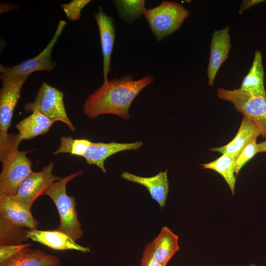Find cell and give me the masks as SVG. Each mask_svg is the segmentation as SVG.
<instances>
[{
  "label": "cell",
  "instance_id": "1",
  "mask_svg": "<svg viewBox=\"0 0 266 266\" xmlns=\"http://www.w3.org/2000/svg\"><path fill=\"white\" fill-rule=\"evenodd\" d=\"M132 75L114 78L89 95L82 109L88 118H94L100 115L111 114L129 119L130 107L138 94L154 81L149 74L134 80Z\"/></svg>",
  "mask_w": 266,
  "mask_h": 266
},
{
  "label": "cell",
  "instance_id": "2",
  "mask_svg": "<svg viewBox=\"0 0 266 266\" xmlns=\"http://www.w3.org/2000/svg\"><path fill=\"white\" fill-rule=\"evenodd\" d=\"M83 173L80 170L62 178L53 183L43 194L52 200L58 210L60 223L56 230L66 233L76 242L83 236V232L75 208V199L67 195L66 187L70 180Z\"/></svg>",
  "mask_w": 266,
  "mask_h": 266
},
{
  "label": "cell",
  "instance_id": "3",
  "mask_svg": "<svg viewBox=\"0 0 266 266\" xmlns=\"http://www.w3.org/2000/svg\"><path fill=\"white\" fill-rule=\"evenodd\" d=\"M18 146L9 144L0 148V193L9 196H15L20 183L33 172L26 155L29 151H19Z\"/></svg>",
  "mask_w": 266,
  "mask_h": 266
},
{
  "label": "cell",
  "instance_id": "4",
  "mask_svg": "<svg viewBox=\"0 0 266 266\" xmlns=\"http://www.w3.org/2000/svg\"><path fill=\"white\" fill-rule=\"evenodd\" d=\"M190 15L188 9L180 4L165 0L144 14L158 42L178 30Z\"/></svg>",
  "mask_w": 266,
  "mask_h": 266
},
{
  "label": "cell",
  "instance_id": "5",
  "mask_svg": "<svg viewBox=\"0 0 266 266\" xmlns=\"http://www.w3.org/2000/svg\"><path fill=\"white\" fill-rule=\"evenodd\" d=\"M64 95V92L43 81L34 101L25 104L24 109L28 112H39L54 123L62 122L75 131L76 128L66 114Z\"/></svg>",
  "mask_w": 266,
  "mask_h": 266
},
{
  "label": "cell",
  "instance_id": "6",
  "mask_svg": "<svg viewBox=\"0 0 266 266\" xmlns=\"http://www.w3.org/2000/svg\"><path fill=\"white\" fill-rule=\"evenodd\" d=\"M217 96L233 103L238 111L257 127L261 135L266 137V99L251 95L240 88L232 90L219 88Z\"/></svg>",
  "mask_w": 266,
  "mask_h": 266
},
{
  "label": "cell",
  "instance_id": "7",
  "mask_svg": "<svg viewBox=\"0 0 266 266\" xmlns=\"http://www.w3.org/2000/svg\"><path fill=\"white\" fill-rule=\"evenodd\" d=\"M66 25V21H59L52 39L46 47L35 57L10 67L0 65V79L2 81L24 75H30L31 73L37 71L53 70L56 63L51 58L52 51Z\"/></svg>",
  "mask_w": 266,
  "mask_h": 266
},
{
  "label": "cell",
  "instance_id": "8",
  "mask_svg": "<svg viewBox=\"0 0 266 266\" xmlns=\"http://www.w3.org/2000/svg\"><path fill=\"white\" fill-rule=\"evenodd\" d=\"M54 164L50 162L38 172H33L19 184L14 196L22 204L30 209L33 203L54 182L62 178L53 173Z\"/></svg>",
  "mask_w": 266,
  "mask_h": 266
},
{
  "label": "cell",
  "instance_id": "9",
  "mask_svg": "<svg viewBox=\"0 0 266 266\" xmlns=\"http://www.w3.org/2000/svg\"><path fill=\"white\" fill-rule=\"evenodd\" d=\"M29 75L2 80L0 90V135L8 134L22 87Z\"/></svg>",
  "mask_w": 266,
  "mask_h": 266
},
{
  "label": "cell",
  "instance_id": "10",
  "mask_svg": "<svg viewBox=\"0 0 266 266\" xmlns=\"http://www.w3.org/2000/svg\"><path fill=\"white\" fill-rule=\"evenodd\" d=\"M230 27L214 31L210 43V58L207 74L208 84L212 86L217 72L228 58L231 47Z\"/></svg>",
  "mask_w": 266,
  "mask_h": 266
},
{
  "label": "cell",
  "instance_id": "11",
  "mask_svg": "<svg viewBox=\"0 0 266 266\" xmlns=\"http://www.w3.org/2000/svg\"><path fill=\"white\" fill-rule=\"evenodd\" d=\"M0 216L12 224L29 230H36L38 223L31 209L22 204L14 196L0 193Z\"/></svg>",
  "mask_w": 266,
  "mask_h": 266
},
{
  "label": "cell",
  "instance_id": "12",
  "mask_svg": "<svg viewBox=\"0 0 266 266\" xmlns=\"http://www.w3.org/2000/svg\"><path fill=\"white\" fill-rule=\"evenodd\" d=\"M98 26L103 55V83L108 81L110 61L115 39V29L113 18L108 15L100 6L94 15Z\"/></svg>",
  "mask_w": 266,
  "mask_h": 266
},
{
  "label": "cell",
  "instance_id": "13",
  "mask_svg": "<svg viewBox=\"0 0 266 266\" xmlns=\"http://www.w3.org/2000/svg\"><path fill=\"white\" fill-rule=\"evenodd\" d=\"M143 145L141 141L133 143L93 142L88 147L83 158L88 165L97 166L104 173L106 172L104 163L111 155L121 151L139 149Z\"/></svg>",
  "mask_w": 266,
  "mask_h": 266
},
{
  "label": "cell",
  "instance_id": "14",
  "mask_svg": "<svg viewBox=\"0 0 266 266\" xmlns=\"http://www.w3.org/2000/svg\"><path fill=\"white\" fill-rule=\"evenodd\" d=\"M27 236L28 239L54 250H74L83 253L90 252L89 247L77 244L68 235L56 229L53 231L28 230Z\"/></svg>",
  "mask_w": 266,
  "mask_h": 266
},
{
  "label": "cell",
  "instance_id": "15",
  "mask_svg": "<svg viewBox=\"0 0 266 266\" xmlns=\"http://www.w3.org/2000/svg\"><path fill=\"white\" fill-rule=\"evenodd\" d=\"M121 177L144 186L161 208L165 206L169 188L167 169L152 177L139 176L127 171H123Z\"/></svg>",
  "mask_w": 266,
  "mask_h": 266
},
{
  "label": "cell",
  "instance_id": "16",
  "mask_svg": "<svg viewBox=\"0 0 266 266\" xmlns=\"http://www.w3.org/2000/svg\"><path fill=\"white\" fill-rule=\"evenodd\" d=\"M259 135L261 133L257 127L247 117L243 116L235 137L226 145L212 148L210 150L222 154H228L236 159L243 149Z\"/></svg>",
  "mask_w": 266,
  "mask_h": 266
},
{
  "label": "cell",
  "instance_id": "17",
  "mask_svg": "<svg viewBox=\"0 0 266 266\" xmlns=\"http://www.w3.org/2000/svg\"><path fill=\"white\" fill-rule=\"evenodd\" d=\"M59 259L41 250L26 247L15 255L0 263V266H58Z\"/></svg>",
  "mask_w": 266,
  "mask_h": 266
},
{
  "label": "cell",
  "instance_id": "18",
  "mask_svg": "<svg viewBox=\"0 0 266 266\" xmlns=\"http://www.w3.org/2000/svg\"><path fill=\"white\" fill-rule=\"evenodd\" d=\"M178 239L176 234L167 227H164L158 235L147 245L157 261L166 266L179 249Z\"/></svg>",
  "mask_w": 266,
  "mask_h": 266
},
{
  "label": "cell",
  "instance_id": "19",
  "mask_svg": "<svg viewBox=\"0 0 266 266\" xmlns=\"http://www.w3.org/2000/svg\"><path fill=\"white\" fill-rule=\"evenodd\" d=\"M262 53L257 50L255 53L252 66L243 78L240 89L251 95L266 99Z\"/></svg>",
  "mask_w": 266,
  "mask_h": 266
},
{
  "label": "cell",
  "instance_id": "20",
  "mask_svg": "<svg viewBox=\"0 0 266 266\" xmlns=\"http://www.w3.org/2000/svg\"><path fill=\"white\" fill-rule=\"evenodd\" d=\"M54 122L38 112H33L16 126L23 140H29L46 133Z\"/></svg>",
  "mask_w": 266,
  "mask_h": 266
},
{
  "label": "cell",
  "instance_id": "21",
  "mask_svg": "<svg viewBox=\"0 0 266 266\" xmlns=\"http://www.w3.org/2000/svg\"><path fill=\"white\" fill-rule=\"evenodd\" d=\"M235 159L232 155L226 153L212 162L201 165L203 168L213 170L220 174L229 185L233 195L234 194L236 182L234 173Z\"/></svg>",
  "mask_w": 266,
  "mask_h": 266
},
{
  "label": "cell",
  "instance_id": "22",
  "mask_svg": "<svg viewBox=\"0 0 266 266\" xmlns=\"http://www.w3.org/2000/svg\"><path fill=\"white\" fill-rule=\"evenodd\" d=\"M113 3L120 18L129 24L138 19L147 10L145 7V1L144 0H113Z\"/></svg>",
  "mask_w": 266,
  "mask_h": 266
},
{
  "label": "cell",
  "instance_id": "23",
  "mask_svg": "<svg viewBox=\"0 0 266 266\" xmlns=\"http://www.w3.org/2000/svg\"><path fill=\"white\" fill-rule=\"evenodd\" d=\"M27 231L0 216V245L22 244L28 239Z\"/></svg>",
  "mask_w": 266,
  "mask_h": 266
},
{
  "label": "cell",
  "instance_id": "24",
  "mask_svg": "<svg viewBox=\"0 0 266 266\" xmlns=\"http://www.w3.org/2000/svg\"><path fill=\"white\" fill-rule=\"evenodd\" d=\"M91 141L86 139H74L71 136H61L59 148L54 155L69 153L78 157H83Z\"/></svg>",
  "mask_w": 266,
  "mask_h": 266
},
{
  "label": "cell",
  "instance_id": "25",
  "mask_svg": "<svg viewBox=\"0 0 266 266\" xmlns=\"http://www.w3.org/2000/svg\"><path fill=\"white\" fill-rule=\"evenodd\" d=\"M257 138L253 139L246 146L235 159L234 173L237 175L241 168L257 153L258 143Z\"/></svg>",
  "mask_w": 266,
  "mask_h": 266
},
{
  "label": "cell",
  "instance_id": "26",
  "mask_svg": "<svg viewBox=\"0 0 266 266\" xmlns=\"http://www.w3.org/2000/svg\"><path fill=\"white\" fill-rule=\"evenodd\" d=\"M91 1V0H72L68 3L62 4L61 7L68 20L77 21L81 18L82 9Z\"/></svg>",
  "mask_w": 266,
  "mask_h": 266
},
{
  "label": "cell",
  "instance_id": "27",
  "mask_svg": "<svg viewBox=\"0 0 266 266\" xmlns=\"http://www.w3.org/2000/svg\"><path fill=\"white\" fill-rule=\"evenodd\" d=\"M30 243L0 245V263L15 255L23 249L31 246Z\"/></svg>",
  "mask_w": 266,
  "mask_h": 266
},
{
  "label": "cell",
  "instance_id": "28",
  "mask_svg": "<svg viewBox=\"0 0 266 266\" xmlns=\"http://www.w3.org/2000/svg\"><path fill=\"white\" fill-rule=\"evenodd\" d=\"M140 266H166L159 263L154 257L153 253L147 245L143 253Z\"/></svg>",
  "mask_w": 266,
  "mask_h": 266
},
{
  "label": "cell",
  "instance_id": "29",
  "mask_svg": "<svg viewBox=\"0 0 266 266\" xmlns=\"http://www.w3.org/2000/svg\"><path fill=\"white\" fill-rule=\"evenodd\" d=\"M263 0H244L241 3L238 13L242 14L245 10H248L252 6L263 2Z\"/></svg>",
  "mask_w": 266,
  "mask_h": 266
},
{
  "label": "cell",
  "instance_id": "30",
  "mask_svg": "<svg viewBox=\"0 0 266 266\" xmlns=\"http://www.w3.org/2000/svg\"><path fill=\"white\" fill-rule=\"evenodd\" d=\"M266 152V140L258 143L257 153Z\"/></svg>",
  "mask_w": 266,
  "mask_h": 266
},
{
  "label": "cell",
  "instance_id": "31",
  "mask_svg": "<svg viewBox=\"0 0 266 266\" xmlns=\"http://www.w3.org/2000/svg\"><path fill=\"white\" fill-rule=\"evenodd\" d=\"M249 266H258L257 265L255 264H250Z\"/></svg>",
  "mask_w": 266,
  "mask_h": 266
}]
</instances>
